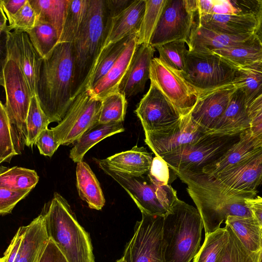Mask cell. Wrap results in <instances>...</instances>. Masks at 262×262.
I'll return each mask as SVG.
<instances>
[{"label": "cell", "mask_w": 262, "mask_h": 262, "mask_svg": "<svg viewBox=\"0 0 262 262\" xmlns=\"http://www.w3.org/2000/svg\"><path fill=\"white\" fill-rule=\"evenodd\" d=\"M76 175L80 198L88 203L90 208L101 210L105 200L99 182L90 166L83 161L77 163Z\"/></svg>", "instance_id": "28"}, {"label": "cell", "mask_w": 262, "mask_h": 262, "mask_svg": "<svg viewBox=\"0 0 262 262\" xmlns=\"http://www.w3.org/2000/svg\"><path fill=\"white\" fill-rule=\"evenodd\" d=\"M135 113L140 119L144 133L167 128L182 117L163 93L152 83L139 102Z\"/></svg>", "instance_id": "14"}, {"label": "cell", "mask_w": 262, "mask_h": 262, "mask_svg": "<svg viewBox=\"0 0 262 262\" xmlns=\"http://www.w3.org/2000/svg\"><path fill=\"white\" fill-rule=\"evenodd\" d=\"M212 53L237 69L262 59V45L254 34L245 43L215 50Z\"/></svg>", "instance_id": "31"}, {"label": "cell", "mask_w": 262, "mask_h": 262, "mask_svg": "<svg viewBox=\"0 0 262 262\" xmlns=\"http://www.w3.org/2000/svg\"><path fill=\"white\" fill-rule=\"evenodd\" d=\"M6 57L13 60L22 71L32 96L37 95L42 59L38 55L26 32L7 31Z\"/></svg>", "instance_id": "17"}, {"label": "cell", "mask_w": 262, "mask_h": 262, "mask_svg": "<svg viewBox=\"0 0 262 262\" xmlns=\"http://www.w3.org/2000/svg\"><path fill=\"white\" fill-rule=\"evenodd\" d=\"M89 4V0H71L58 44L74 41L84 21Z\"/></svg>", "instance_id": "38"}, {"label": "cell", "mask_w": 262, "mask_h": 262, "mask_svg": "<svg viewBox=\"0 0 262 262\" xmlns=\"http://www.w3.org/2000/svg\"><path fill=\"white\" fill-rule=\"evenodd\" d=\"M251 138L255 148L262 147V121L249 128Z\"/></svg>", "instance_id": "54"}, {"label": "cell", "mask_w": 262, "mask_h": 262, "mask_svg": "<svg viewBox=\"0 0 262 262\" xmlns=\"http://www.w3.org/2000/svg\"><path fill=\"white\" fill-rule=\"evenodd\" d=\"M134 0H106L108 12L113 17L130 5Z\"/></svg>", "instance_id": "53"}, {"label": "cell", "mask_w": 262, "mask_h": 262, "mask_svg": "<svg viewBox=\"0 0 262 262\" xmlns=\"http://www.w3.org/2000/svg\"><path fill=\"white\" fill-rule=\"evenodd\" d=\"M1 23H0V31L1 33L3 32L5 33L7 30V28L8 25L7 24V22L8 21V19L7 16H6L4 12L1 9Z\"/></svg>", "instance_id": "57"}, {"label": "cell", "mask_w": 262, "mask_h": 262, "mask_svg": "<svg viewBox=\"0 0 262 262\" xmlns=\"http://www.w3.org/2000/svg\"><path fill=\"white\" fill-rule=\"evenodd\" d=\"M133 35L109 45L101 51L94 62L82 91L92 88L108 73L125 50Z\"/></svg>", "instance_id": "32"}, {"label": "cell", "mask_w": 262, "mask_h": 262, "mask_svg": "<svg viewBox=\"0 0 262 262\" xmlns=\"http://www.w3.org/2000/svg\"><path fill=\"white\" fill-rule=\"evenodd\" d=\"M112 18L106 0H89L84 21L73 42L74 99L82 91L94 62L105 41Z\"/></svg>", "instance_id": "3"}, {"label": "cell", "mask_w": 262, "mask_h": 262, "mask_svg": "<svg viewBox=\"0 0 262 262\" xmlns=\"http://www.w3.org/2000/svg\"><path fill=\"white\" fill-rule=\"evenodd\" d=\"M202 219L205 235L221 228L230 215L252 216L246 200L257 192L231 189L203 173L177 172Z\"/></svg>", "instance_id": "1"}, {"label": "cell", "mask_w": 262, "mask_h": 262, "mask_svg": "<svg viewBox=\"0 0 262 262\" xmlns=\"http://www.w3.org/2000/svg\"><path fill=\"white\" fill-rule=\"evenodd\" d=\"M145 6L146 0H134L122 12L112 18L108 33L101 51L109 45L127 36L138 34L144 14Z\"/></svg>", "instance_id": "24"}, {"label": "cell", "mask_w": 262, "mask_h": 262, "mask_svg": "<svg viewBox=\"0 0 262 262\" xmlns=\"http://www.w3.org/2000/svg\"><path fill=\"white\" fill-rule=\"evenodd\" d=\"M50 123L49 118L40 106L37 96H33L26 120L27 130L26 145L33 146L35 144L39 134L48 128Z\"/></svg>", "instance_id": "41"}, {"label": "cell", "mask_w": 262, "mask_h": 262, "mask_svg": "<svg viewBox=\"0 0 262 262\" xmlns=\"http://www.w3.org/2000/svg\"><path fill=\"white\" fill-rule=\"evenodd\" d=\"M21 140L12 125L5 105L0 102V163L21 154Z\"/></svg>", "instance_id": "34"}, {"label": "cell", "mask_w": 262, "mask_h": 262, "mask_svg": "<svg viewBox=\"0 0 262 262\" xmlns=\"http://www.w3.org/2000/svg\"><path fill=\"white\" fill-rule=\"evenodd\" d=\"M245 67L255 70L262 73V59Z\"/></svg>", "instance_id": "59"}, {"label": "cell", "mask_w": 262, "mask_h": 262, "mask_svg": "<svg viewBox=\"0 0 262 262\" xmlns=\"http://www.w3.org/2000/svg\"><path fill=\"white\" fill-rule=\"evenodd\" d=\"M237 88L229 83L199 92L190 113L192 122L203 133L211 132L227 108Z\"/></svg>", "instance_id": "15"}, {"label": "cell", "mask_w": 262, "mask_h": 262, "mask_svg": "<svg viewBox=\"0 0 262 262\" xmlns=\"http://www.w3.org/2000/svg\"><path fill=\"white\" fill-rule=\"evenodd\" d=\"M8 21L9 25L6 32L13 30L27 33L35 27L37 17L28 0L21 9Z\"/></svg>", "instance_id": "45"}, {"label": "cell", "mask_w": 262, "mask_h": 262, "mask_svg": "<svg viewBox=\"0 0 262 262\" xmlns=\"http://www.w3.org/2000/svg\"><path fill=\"white\" fill-rule=\"evenodd\" d=\"M28 0H1L0 9L4 12L9 20L25 5Z\"/></svg>", "instance_id": "51"}, {"label": "cell", "mask_w": 262, "mask_h": 262, "mask_svg": "<svg viewBox=\"0 0 262 262\" xmlns=\"http://www.w3.org/2000/svg\"><path fill=\"white\" fill-rule=\"evenodd\" d=\"M229 240L220 262H258L260 252L255 253L246 248L232 229L226 225Z\"/></svg>", "instance_id": "44"}, {"label": "cell", "mask_w": 262, "mask_h": 262, "mask_svg": "<svg viewBox=\"0 0 262 262\" xmlns=\"http://www.w3.org/2000/svg\"><path fill=\"white\" fill-rule=\"evenodd\" d=\"M137 34H134L125 50L108 73L91 88L93 95L101 100L106 95L118 91L119 85L138 46Z\"/></svg>", "instance_id": "27"}, {"label": "cell", "mask_w": 262, "mask_h": 262, "mask_svg": "<svg viewBox=\"0 0 262 262\" xmlns=\"http://www.w3.org/2000/svg\"><path fill=\"white\" fill-rule=\"evenodd\" d=\"M167 0H146L144 14L137 35L138 45H149Z\"/></svg>", "instance_id": "40"}, {"label": "cell", "mask_w": 262, "mask_h": 262, "mask_svg": "<svg viewBox=\"0 0 262 262\" xmlns=\"http://www.w3.org/2000/svg\"><path fill=\"white\" fill-rule=\"evenodd\" d=\"M42 214L49 239L69 262H95L90 235L78 223L63 196L55 192Z\"/></svg>", "instance_id": "4"}, {"label": "cell", "mask_w": 262, "mask_h": 262, "mask_svg": "<svg viewBox=\"0 0 262 262\" xmlns=\"http://www.w3.org/2000/svg\"><path fill=\"white\" fill-rule=\"evenodd\" d=\"M27 33L41 59L49 58L59 41L56 30L49 23L37 20L35 27Z\"/></svg>", "instance_id": "35"}, {"label": "cell", "mask_w": 262, "mask_h": 262, "mask_svg": "<svg viewBox=\"0 0 262 262\" xmlns=\"http://www.w3.org/2000/svg\"><path fill=\"white\" fill-rule=\"evenodd\" d=\"M73 42L58 44L43 59L37 85L40 106L51 122L60 123L74 99Z\"/></svg>", "instance_id": "2"}, {"label": "cell", "mask_w": 262, "mask_h": 262, "mask_svg": "<svg viewBox=\"0 0 262 262\" xmlns=\"http://www.w3.org/2000/svg\"><path fill=\"white\" fill-rule=\"evenodd\" d=\"M262 121V109L251 119V127L256 125Z\"/></svg>", "instance_id": "58"}, {"label": "cell", "mask_w": 262, "mask_h": 262, "mask_svg": "<svg viewBox=\"0 0 262 262\" xmlns=\"http://www.w3.org/2000/svg\"><path fill=\"white\" fill-rule=\"evenodd\" d=\"M203 228L197 208L179 199L164 217V262H190L200 249Z\"/></svg>", "instance_id": "5"}, {"label": "cell", "mask_w": 262, "mask_h": 262, "mask_svg": "<svg viewBox=\"0 0 262 262\" xmlns=\"http://www.w3.org/2000/svg\"><path fill=\"white\" fill-rule=\"evenodd\" d=\"M226 142V137L206 134L196 142L161 157L174 173L194 172L219 158Z\"/></svg>", "instance_id": "12"}, {"label": "cell", "mask_w": 262, "mask_h": 262, "mask_svg": "<svg viewBox=\"0 0 262 262\" xmlns=\"http://www.w3.org/2000/svg\"><path fill=\"white\" fill-rule=\"evenodd\" d=\"M101 101L99 123H122L127 107L125 97L119 91H117L106 95Z\"/></svg>", "instance_id": "42"}, {"label": "cell", "mask_w": 262, "mask_h": 262, "mask_svg": "<svg viewBox=\"0 0 262 262\" xmlns=\"http://www.w3.org/2000/svg\"><path fill=\"white\" fill-rule=\"evenodd\" d=\"M208 177L233 189L257 192V188L262 184V149L251 158L232 169Z\"/></svg>", "instance_id": "19"}, {"label": "cell", "mask_w": 262, "mask_h": 262, "mask_svg": "<svg viewBox=\"0 0 262 262\" xmlns=\"http://www.w3.org/2000/svg\"><path fill=\"white\" fill-rule=\"evenodd\" d=\"M49 240L41 213L26 226L24 237L15 262H38Z\"/></svg>", "instance_id": "25"}, {"label": "cell", "mask_w": 262, "mask_h": 262, "mask_svg": "<svg viewBox=\"0 0 262 262\" xmlns=\"http://www.w3.org/2000/svg\"><path fill=\"white\" fill-rule=\"evenodd\" d=\"M196 13V0H167L149 45L155 48L176 40L187 45Z\"/></svg>", "instance_id": "10"}, {"label": "cell", "mask_w": 262, "mask_h": 262, "mask_svg": "<svg viewBox=\"0 0 262 262\" xmlns=\"http://www.w3.org/2000/svg\"><path fill=\"white\" fill-rule=\"evenodd\" d=\"M228 240L226 226L205 235L204 243L193 262H220Z\"/></svg>", "instance_id": "36"}, {"label": "cell", "mask_w": 262, "mask_h": 262, "mask_svg": "<svg viewBox=\"0 0 262 262\" xmlns=\"http://www.w3.org/2000/svg\"><path fill=\"white\" fill-rule=\"evenodd\" d=\"M237 70L215 54L188 50L185 71L179 72L199 93L232 82Z\"/></svg>", "instance_id": "8"}, {"label": "cell", "mask_w": 262, "mask_h": 262, "mask_svg": "<svg viewBox=\"0 0 262 262\" xmlns=\"http://www.w3.org/2000/svg\"><path fill=\"white\" fill-rule=\"evenodd\" d=\"M26 226L19 227L15 234L1 258L0 262H15L24 237Z\"/></svg>", "instance_id": "49"}, {"label": "cell", "mask_w": 262, "mask_h": 262, "mask_svg": "<svg viewBox=\"0 0 262 262\" xmlns=\"http://www.w3.org/2000/svg\"><path fill=\"white\" fill-rule=\"evenodd\" d=\"M32 189H12L0 187V214L11 213L16 205L25 199Z\"/></svg>", "instance_id": "46"}, {"label": "cell", "mask_w": 262, "mask_h": 262, "mask_svg": "<svg viewBox=\"0 0 262 262\" xmlns=\"http://www.w3.org/2000/svg\"><path fill=\"white\" fill-rule=\"evenodd\" d=\"M125 130L122 123H97L76 141L70 151V158L75 163L82 161L87 151L103 139Z\"/></svg>", "instance_id": "29"}, {"label": "cell", "mask_w": 262, "mask_h": 262, "mask_svg": "<svg viewBox=\"0 0 262 262\" xmlns=\"http://www.w3.org/2000/svg\"><path fill=\"white\" fill-rule=\"evenodd\" d=\"M0 187L12 189H33L39 181L37 172L32 169L14 166H1Z\"/></svg>", "instance_id": "37"}, {"label": "cell", "mask_w": 262, "mask_h": 262, "mask_svg": "<svg viewBox=\"0 0 262 262\" xmlns=\"http://www.w3.org/2000/svg\"><path fill=\"white\" fill-rule=\"evenodd\" d=\"M167 163L160 157L153 158L147 177L149 180L157 186L168 185L170 180V170Z\"/></svg>", "instance_id": "47"}, {"label": "cell", "mask_w": 262, "mask_h": 262, "mask_svg": "<svg viewBox=\"0 0 262 262\" xmlns=\"http://www.w3.org/2000/svg\"><path fill=\"white\" fill-rule=\"evenodd\" d=\"M1 84L6 94L5 107L10 121L20 139L26 142V120L33 96L18 64L5 57L2 66Z\"/></svg>", "instance_id": "7"}, {"label": "cell", "mask_w": 262, "mask_h": 262, "mask_svg": "<svg viewBox=\"0 0 262 262\" xmlns=\"http://www.w3.org/2000/svg\"><path fill=\"white\" fill-rule=\"evenodd\" d=\"M38 262H69L55 244L49 239Z\"/></svg>", "instance_id": "50"}, {"label": "cell", "mask_w": 262, "mask_h": 262, "mask_svg": "<svg viewBox=\"0 0 262 262\" xmlns=\"http://www.w3.org/2000/svg\"><path fill=\"white\" fill-rule=\"evenodd\" d=\"M150 80L172 103L182 117L191 113L199 93L178 71L155 57L151 62Z\"/></svg>", "instance_id": "13"}, {"label": "cell", "mask_w": 262, "mask_h": 262, "mask_svg": "<svg viewBox=\"0 0 262 262\" xmlns=\"http://www.w3.org/2000/svg\"><path fill=\"white\" fill-rule=\"evenodd\" d=\"M94 159L106 174L125 189L141 213L164 215L179 200L176 191L169 184L157 186L147 176L126 174L112 168L103 159Z\"/></svg>", "instance_id": "6"}, {"label": "cell", "mask_w": 262, "mask_h": 262, "mask_svg": "<svg viewBox=\"0 0 262 262\" xmlns=\"http://www.w3.org/2000/svg\"><path fill=\"white\" fill-rule=\"evenodd\" d=\"M71 0H29L37 20L50 24L61 35Z\"/></svg>", "instance_id": "33"}, {"label": "cell", "mask_w": 262, "mask_h": 262, "mask_svg": "<svg viewBox=\"0 0 262 262\" xmlns=\"http://www.w3.org/2000/svg\"><path fill=\"white\" fill-rule=\"evenodd\" d=\"M232 83L237 89L243 92L248 108L262 93V73L249 68L239 67Z\"/></svg>", "instance_id": "39"}, {"label": "cell", "mask_w": 262, "mask_h": 262, "mask_svg": "<svg viewBox=\"0 0 262 262\" xmlns=\"http://www.w3.org/2000/svg\"><path fill=\"white\" fill-rule=\"evenodd\" d=\"M256 16L257 23L254 34L262 45V0H258Z\"/></svg>", "instance_id": "55"}, {"label": "cell", "mask_w": 262, "mask_h": 262, "mask_svg": "<svg viewBox=\"0 0 262 262\" xmlns=\"http://www.w3.org/2000/svg\"><path fill=\"white\" fill-rule=\"evenodd\" d=\"M153 158L144 147L137 145L131 149L116 154L105 159L112 168L133 176H141L147 173Z\"/></svg>", "instance_id": "26"}, {"label": "cell", "mask_w": 262, "mask_h": 262, "mask_svg": "<svg viewBox=\"0 0 262 262\" xmlns=\"http://www.w3.org/2000/svg\"><path fill=\"white\" fill-rule=\"evenodd\" d=\"M35 144L40 154L49 157H51L61 145L52 128L42 130L37 137Z\"/></svg>", "instance_id": "48"}, {"label": "cell", "mask_w": 262, "mask_h": 262, "mask_svg": "<svg viewBox=\"0 0 262 262\" xmlns=\"http://www.w3.org/2000/svg\"><path fill=\"white\" fill-rule=\"evenodd\" d=\"M225 223L248 250L255 253L261 251L262 228L253 216L230 215Z\"/></svg>", "instance_id": "30"}, {"label": "cell", "mask_w": 262, "mask_h": 262, "mask_svg": "<svg viewBox=\"0 0 262 262\" xmlns=\"http://www.w3.org/2000/svg\"><path fill=\"white\" fill-rule=\"evenodd\" d=\"M155 51V48L150 45L137 46L118 88V91L126 98L144 91L145 84L150 79L151 62Z\"/></svg>", "instance_id": "18"}, {"label": "cell", "mask_w": 262, "mask_h": 262, "mask_svg": "<svg viewBox=\"0 0 262 262\" xmlns=\"http://www.w3.org/2000/svg\"><path fill=\"white\" fill-rule=\"evenodd\" d=\"M116 262H126L124 259L122 257L120 259L117 260Z\"/></svg>", "instance_id": "61"}, {"label": "cell", "mask_w": 262, "mask_h": 262, "mask_svg": "<svg viewBox=\"0 0 262 262\" xmlns=\"http://www.w3.org/2000/svg\"><path fill=\"white\" fill-rule=\"evenodd\" d=\"M197 15L198 25L227 35L254 34L256 27V16L253 13L239 15Z\"/></svg>", "instance_id": "22"}, {"label": "cell", "mask_w": 262, "mask_h": 262, "mask_svg": "<svg viewBox=\"0 0 262 262\" xmlns=\"http://www.w3.org/2000/svg\"><path fill=\"white\" fill-rule=\"evenodd\" d=\"M246 204L252 216L262 228V197L257 196L246 200Z\"/></svg>", "instance_id": "52"}, {"label": "cell", "mask_w": 262, "mask_h": 262, "mask_svg": "<svg viewBox=\"0 0 262 262\" xmlns=\"http://www.w3.org/2000/svg\"><path fill=\"white\" fill-rule=\"evenodd\" d=\"M189 114L182 117L167 128L144 133L145 142L156 156L161 157L171 153L196 142L206 134L202 132L192 122Z\"/></svg>", "instance_id": "16"}, {"label": "cell", "mask_w": 262, "mask_h": 262, "mask_svg": "<svg viewBox=\"0 0 262 262\" xmlns=\"http://www.w3.org/2000/svg\"><path fill=\"white\" fill-rule=\"evenodd\" d=\"M261 149L262 147H254L249 128L239 134L238 141L231 146L229 149L213 162L196 171L201 172L210 177L216 176L228 171L248 160Z\"/></svg>", "instance_id": "21"}, {"label": "cell", "mask_w": 262, "mask_h": 262, "mask_svg": "<svg viewBox=\"0 0 262 262\" xmlns=\"http://www.w3.org/2000/svg\"><path fill=\"white\" fill-rule=\"evenodd\" d=\"M164 215L142 213L122 257L126 262H164L162 231Z\"/></svg>", "instance_id": "11"}, {"label": "cell", "mask_w": 262, "mask_h": 262, "mask_svg": "<svg viewBox=\"0 0 262 262\" xmlns=\"http://www.w3.org/2000/svg\"><path fill=\"white\" fill-rule=\"evenodd\" d=\"M254 34L230 35L208 29L195 23L187 46L189 51L212 54V51L227 47L242 44L250 39Z\"/></svg>", "instance_id": "23"}, {"label": "cell", "mask_w": 262, "mask_h": 262, "mask_svg": "<svg viewBox=\"0 0 262 262\" xmlns=\"http://www.w3.org/2000/svg\"><path fill=\"white\" fill-rule=\"evenodd\" d=\"M262 109V93L248 106L247 111L250 119Z\"/></svg>", "instance_id": "56"}, {"label": "cell", "mask_w": 262, "mask_h": 262, "mask_svg": "<svg viewBox=\"0 0 262 262\" xmlns=\"http://www.w3.org/2000/svg\"><path fill=\"white\" fill-rule=\"evenodd\" d=\"M258 262H262V250L260 252Z\"/></svg>", "instance_id": "60"}, {"label": "cell", "mask_w": 262, "mask_h": 262, "mask_svg": "<svg viewBox=\"0 0 262 262\" xmlns=\"http://www.w3.org/2000/svg\"><path fill=\"white\" fill-rule=\"evenodd\" d=\"M183 40H176L158 46L156 48L159 53V58L170 68L179 72H183L188 49Z\"/></svg>", "instance_id": "43"}, {"label": "cell", "mask_w": 262, "mask_h": 262, "mask_svg": "<svg viewBox=\"0 0 262 262\" xmlns=\"http://www.w3.org/2000/svg\"><path fill=\"white\" fill-rule=\"evenodd\" d=\"M101 107V100L93 95L91 89L79 94L61 121L52 127L61 145L76 142L84 132L98 123Z\"/></svg>", "instance_id": "9"}, {"label": "cell", "mask_w": 262, "mask_h": 262, "mask_svg": "<svg viewBox=\"0 0 262 262\" xmlns=\"http://www.w3.org/2000/svg\"><path fill=\"white\" fill-rule=\"evenodd\" d=\"M250 127L244 94L237 89L214 128L208 134L226 137L240 134Z\"/></svg>", "instance_id": "20"}]
</instances>
